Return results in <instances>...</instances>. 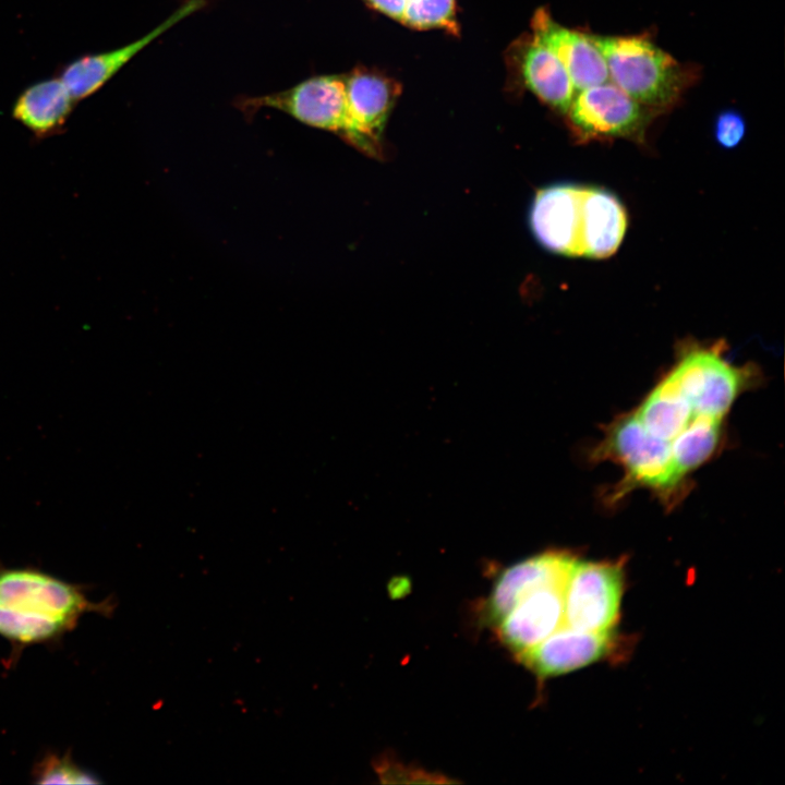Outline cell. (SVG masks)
<instances>
[{"mask_svg":"<svg viewBox=\"0 0 785 785\" xmlns=\"http://www.w3.org/2000/svg\"><path fill=\"white\" fill-rule=\"evenodd\" d=\"M595 455L621 463L628 482L661 492L673 490L681 480L673 461L671 443L649 433L637 416L617 421Z\"/></svg>","mask_w":785,"mask_h":785,"instance_id":"cell-6","label":"cell"},{"mask_svg":"<svg viewBox=\"0 0 785 785\" xmlns=\"http://www.w3.org/2000/svg\"><path fill=\"white\" fill-rule=\"evenodd\" d=\"M721 420L704 414L693 415L689 424L672 440L673 461L681 478L713 454L720 438Z\"/></svg>","mask_w":785,"mask_h":785,"instance_id":"cell-19","label":"cell"},{"mask_svg":"<svg viewBox=\"0 0 785 785\" xmlns=\"http://www.w3.org/2000/svg\"><path fill=\"white\" fill-rule=\"evenodd\" d=\"M654 113L611 81L576 92L566 112L576 133L584 140H642Z\"/></svg>","mask_w":785,"mask_h":785,"instance_id":"cell-5","label":"cell"},{"mask_svg":"<svg viewBox=\"0 0 785 785\" xmlns=\"http://www.w3.org/2000/svg\"><path fill=\"white\" fill-rule=\"evenodd\" d=\"M636 416L649 433L671 443L689 424L693 412L690 403L662 381Z\"/></svg>","mask_w":785,"mask_h":785,"instance_id":"cell-18","label":"cell"},{"mask_svg":"<svg viewBox=\"0 0 785 785\" xmlns=\"http://www.w3.org/2000/svg\"><path fill=\"white\" fill-rule=\"evenodd\" d=\"M32 776L37 784H99L98 776L80 766L70 752H47L34 765Z\"/></svg>","mask_w":785,"mask_h":785,"instance_id":"cell-21","label":"cell"},{"mask_svg":"<svg viewBox=\"0 0 785 785\" xmlns=\"http://www.w3.org/2000/svg\"><path fill=\"white\" fill-rule=\"evenodd\" d=\"M714 138L724 148H734L744 140L747 125L742 114L735 109L721 111L714 120Z\"/></svg>","mask_w":785,"mask_h":785,"instance_id":"cell-22","label":"cell"},{"mask_svg":"<svg viewBox=\"0 0 785 785\" xmlns=\"http://www.w3.org/2000/svg\"><path fill=\"white\" fill-rule=\"evenodd\" d=\"M582 192V185L558 183L535 194L529 214L530 227L547 251L579 256Z\"/></svg>","mask_w":785,"mask_h":785,"instance_id":"cell-9","label":"cell"},{"mask_svg":"<svg viewBox=\"0 0 785 785\" xmlns=\"http://www.w3.org/2000/svg\"><path fill=\"white\" fill-rule=\"evenodd\" d=\"M532 38L560 60L576 92L609 81L605 60L589 34L558 24L545 9L532 17Z\"/></svg>","mask_w":785,"mask_h":785,"instance_id":"cell-12","label":"cell"},{"mask_svg":"<svg viewBox=\"0 0 785 785\" xmlns=\"http://www.w3.org/2000/svg\"><path fill=\"white\" fill-rule=\"evenodd\" d=\"M204 5L205 0H189L143 37L117 49L77 57L65 64L58 76L78 102L97 93L153 40Z\"/></svg>","mask_w":785,"mask_h":785,"instance_id":"cell-8","label":"cell"},{"mask_svg":"<svg viewBox=\"0 0 785 785\" xmlns=\"http://www.w3.org/2000/svg\"><path fill=\"white\" fill-rule=\"evenodd\" d=\"M577 560L569 553L553 551L508 567L488 597V619L497 624L522 597L538 589L566 587Z\"/></svg>","mask_w":785,"mask_h":785,"instance_id":"cell-11","label":"cell"},{"mask_svg":"<svg viewBox=\"0 0 785 785\" xmlns=\"http://www.w3.org/2000/svg\"><path fill=\"white\" fill-rule=\"evenodd\" d=\"M617 645L612 631L578 630L566 625L535 647L517 655L541 677L566 674L609 655Z\"/></svg>","mask_w":785,"mask_h":785,"instance_id":"cell-10","label":"cell"},{"mask_svg":"<svg viewBox=\"0 0 785 785\" xmlns=\"http://www.w3.org/2000/svg\"><path fill=\"white\" fill-rule=\"evenodd\" d=\"M400 12L399 22L409 27L458 31L455 0H400Z\"/></svg>","mask_w":785,"mask_h":785,"instance_id":"cell-20","label":"cell"},{"mask_svg":"<svg viewBox=\"0 0 785 785\" xmlns=\"http://www.w3.org/2000/svg\"><path fill=\"white\" fill-rule=\"evenodd\" d=\"M112 609L111 601L95 602L84 587L36 567L0 565V637L16 652L53 643L73 630L84 615L107 616Z\"/></svg>","mask_w":785,"mask_h":785,"instance_id":"cell-1","label":"cell"},{"mask_svg":"<svg viewBox=\"0 0 785 785\" xmlns=\"http://www.w3.org/2000/svg\"><path fill=\"white\" fill-rule=\"evenodd\" d=\"M240 105L246 112L276 109L304 124L338 133L367 152L375 149L351 116L343 76H314L282 92L243 99Z\"/></svg>","mask_w":785,"mask_h":785,"instance_id":"cell-3","label":"cell"},{"mask_svg":"<svg viewBox=\"0 0 785 785\" xmlns=\"http://www.w3.org/2000/svg\"><path fill=\"white\" fill-rule=\"evenodd\" d=\"M626 229L627 214L619 200L603 189L583 186L579 256H611L619 247Z\"/></svg>","mask_w":785,"mask_h":785,"instance_id":"cell-14","label":"cell"},{"mask_svg":"<svg viewBox=\"0 0 785 785\" xmlns=\"http://www.w3.org/2000/svg\"><path fill=\"white\" fill-rule=\"evenodd\" d=\"M566 587H544L522 597L498 623L500 640L516 655L535 647L563 625Z\"/></svg>","mask_w":785,"mask_h":785,"instance_id":"cell-13","label":"cell"},{"mask_svg":"<svg viewBox=\"0 0 785 785\" xmlns=\"http://www.w3.org/2000/svg\"><path fill=\"white\" fill-rule=\"evenodd\" d=\"M589 36L605 60L608 80L655 112L677 104L697 78L696 70L680 63L648 35Z\"/></svg>","mask_w":785,"mask_h":785,"instance_id":"cell-2","label":"cell"},{"mask_svg":"<svg viewBox=\"0 0 785 785\" xmlns=\"http://www.w3.org/2000/svg\"><path fill=\"white\" fill-rule=\"evenodd\" d=\"M351 116L365 140L375 148L386 118L400 93L391 78L367 70L343 76Z\"/></svg>","mask_w":785,"mask_h":785,"instance_id":"cell-16","label":"cell"},{"mask_svg":"<svg viewBox=\"0 0 785 785\" xmlns=\"http://www.w3.org/2000/svg\"><path fill=\"white\" fill-rule=\"evenodd\" d=\"M624 583L619 561L577 560L565 588V625L583 631H612L619 619Z\"/></svg>","mask_w":785,"mask_h":785,"instance_id":"cell-4","label":"cell"},{"mask_svg":"<svg viewBox=\"0 0 785 785\" xmlns=\"http://www.w3.org/2000/svg\"><path fill=\"white\" fill-rule=\"evenodd\" d=\"M520 70L527 87L543 102L566 113L576 89L555 53L532 38L523 46Z\"/></svg>","mask_w":785,"mask_h":785,"instance_id":"cell-17","label":"cell"},{"mask_svg":"<svg viewBox=\"0 0 785 785\" xmlns=\"http://www.w3.org/2000/svg\"><path fill=\"white\" fill-rule=\"evenodd\" d=\"M746 374L729 365L715 349L686 354L663 379L691 406L693 415L720 418L741 391Z\"/></svg>","mask_w":785,"mask_h":785,"instance_id":"cell-7","label":"cell"},{"mask_svg":"<svg viewBox=\"0 0 785 785\" xmlns=\"http://www.w3.org/2000/svg\"><path fill=\"white\" fill-rule=\"evenodd\" d=\"M76 101L59 76L39 80L24 88L15 98L11 114L35 138L60 134Z\"/></svg>","mask_w":785,"mask_h":785,"instance_id":"cell-15","label":"cell"}]
</instances>
